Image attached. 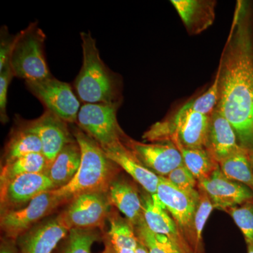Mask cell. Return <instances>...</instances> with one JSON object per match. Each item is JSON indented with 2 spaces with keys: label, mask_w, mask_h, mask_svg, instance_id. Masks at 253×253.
<instances>
[{
  "label": "cell",
  "mask_w": 253,
  "mask_h": 253,
  "mask_svg": "<svg viewBox=\"0 0 253 253\" xmlns=\"http://www.w3.org/2000/svg\"><path fill=\"white\" fill-rule=\"evenodd\" d=\"M65 204L52 191L40 195L22 208L1 213L0 225L6 239L15 241Z\"/></svg>",
  "instance_id": "obj_8"
},
{
  "label": "cell",
  "mask_w": 253,
  "mask_h": 253,
  "mask_svg": "<svg viewBox=\"0 0 253 253\" xmlns=\"http://www.w3.org/2000/svg\"><path fill=\"white\" fill-rule=\"evenodd\" d=\"M83 64L73 89L84 104H122L123 82L101 59L90 32L81 33Z\"/></svg>",
  "instance_id": "obj_2"
},
{
  "label": "cell",
  "mask_w": 253,
  "mask_h": 253,
  "mask_svg": "<svg viewBox=\"0 0 253 253\" xmlns=\"http://www.w3.org/2000/svg\"><path fill=\"white\" fill-rule=\"evenodd\" d=\"M0 253H18L16 242L9 239L1 241Z\"/></svg>",
  "instance_id": "obj_35"
},
{
  "label": "cell",
  "mask_w": 253,
  "mask_h": 253,
  "mask_svg": "<svg viewBox=\"0 0 253 253\" xmlns=\"http://www.w3.org/2000/svg\"><path fill=\"white\" fill-rule=\"evenodd\" d=\"M101 239L95 229H72L54 253H91V246Z\"/></svg>",
  "instance_id": "obj_27"
},
{
  "label": "cell",
  "mask_w": 253,
  "mask_h": 253,
  "mask_svg": "<svg viewBox=\"0 0 253 253\" xmlns=\"http://www.w3.org/2000/svg\"><path fill=\"white\" fill-rule=\"evenodd\" d=\"M81 157L77 141L69 143L60 151L44 174L54 183L56 189H61L68 185L76 176L81 166Z\"/></svg>",
  "instance_id": "obj_20"
},
{
  "label": "cell",
  "mask_w": 253,
  "mask_h": 253,
  "mask_svg": "<svg viewBox=\"0 0 253 253\" xmlns=\"http://www.w3.org/2000/svg\"><path fill=\"white\" fill-rule=\"evenodd\" d=\"M244 234L248 246H253V204L248 202L228 210Z\"/></svg>",
  "instance_id": "obj_30"
},
{
  "label": "cell",
  "mask_w": 253,
  "mask_h": 253,
  "mask_svg": "<svg viewBox=\"0 0 253 253\" xmlns=\"http://www.w3.org/2000/svg\"><path fill=\"white\" fill-rule=\"evenodd\" d=\"M46 36L38 26L31 23L16 34L10 63L15 77L26 81H39L52 77L44 53Z\"/></svg>",
  "instance_id": "obj_5"
},
{
  "label": "cell",
  "mask_w": 253,
  "mask_h": 253,
  "mask_svg": "<svg viewBox=\"0 0 253 253\" xmlns=\"http://www.w3.org/2000/svg\"><path fill=\"white\" fill-rule=\"evenodd\" d=\"M69 231L60 214L41 221L16 240L18 253H53Z\"/></svg>",
  "instance_id": "obj_13"
},
{
  "label": "cell",
  "mask_w": 253,
  "mask_h": 253,
  "mask_svg": "<svg viewBox=\"0 0 253 253\" xmlns=\"http://www.w3.org/2000/svg\"><path fill=\"white\" fill-rule=\"evenodd\" d=\"M14 77L15 76L10 63L0 71V118L3 123H6L9 120L6 111L8 91L10 83Z\"/></svg>",
  "instance_id": "obj_33"
},
{
  "label": "cell",
  "mask_w": 253,
  "mask_h": 253,
  "mask_svg": "<svg viewBox=\"0 0 253 253\" xmlns=\"http://www.w3.org/2000/svg\"><path fill=\"white\" fill-rule=\"evenodd\" d=\"M111 226L105 239V246L109 248L111 253H136L137 236L134 227L129 221L113 215L110 219Z\"/></svg>",
  "instance_id": "obj_22"
},
{
  "label": "cell",
  "mask_w": 253,
  "mask_h": 253,
  "mask_svg": "<svg viewBox=\"0 0 253 253\" xmlns=\"http://www.w3.org/2000/svg\"><path fill=\"white\" fill-rule=\"evenodd\" d=\"M73 134L81 148V166L68 185L52 191L65 204L85 193L108 192L118 167L101 146L79 127L75 128Z\"/></svg>",
  "instance_id": "obj_3"
},
{
  "label": "cell",
  "mask_w": 253,
  "mask_h": 253,
  "mask_svg": "<svg viewBox=\"0 0 253 253\" xmlns=\"http://www.w3.org/2000/svg\"><path fill=\"white\" fill-rule=\"evenodd\" d=\"M188 33L198 35L211 27L215 18L217 1L213 0H172Z\"/></svg>",
  "instance_id": "obj_19"
},
{
  "label": "cell",
  "mask_w": 253,
  "mask_h": 253,
  "mask_svg": "<svg viewBox=\"0 0 253 253\" xmlns=\"http://www.w3.org/2000/svg\"><path fill=\"white\" fill-rule=\"evenodd\" d=\"M198 186L206 191L214 208L228 210L253 200V190L249 186L226 177L217 168L209 177L199 181Z\"/></svg>",
  "instance_id": "obj_14"
},
{
  "label": "cell",
  "mask_w": 253,
  "mask_h": 253,
  "mask_svg": "<svg viewBox=\"0 0 253 253\" xmlns=\"http://www.w3.org/2000/svg\"><path fill=\"white\" fill-rule=\"evenodd\" d=\"M136 253H149L146 246L141 241H138L137 247H136Z\"/></svg>",
  "instance_id": "obj_36"
},
{
  "label": "cell",
  "mask_w": 253,
  "mask_h": 253,
  "mask_svg": "<svg viewBox=\"0 0 253 253\" xmlns=\"http://www.w3.org/2000/svg\"><path fill=\"white\" fill-rule=\"evenodd\" d=\"M26 124L41 139L42 154L47 161L48 166L66 145L76 141L68 129V123L48 110L45 109L41 117L27 121Z\"/></svg>",
  "instance_id": "obj_15"
},
{
  "label": "cell",
  "mask_w": 253,
  "mask_h": 253,
  "mask_svg": "<svg viewBox=\"0 0 253 253\" xmlns=\"http://www.w3.org/2000/svg\"><path fill=\"white\" fill-rule=\"evenodd\" d=\"M199 204H198L194 217V232L196 246L201 244L205 224L214 208L206 191L199 187Z\"/></svg>",
  "instance_id": "obj_32"
},
{
  "label": "cell",
  "mask_w": 253,
  "mask_h": 253,
  "mask_svg": "<svg viewBox=\"0 0 253 253\" xmlns=\"http://www.w3.org/2000/svg\"><path fill=\"white\" fill-rule=\"evenodd\" d=\"M68 204L60 215L70 230L100 227L109 217L111 204L108 192L85 193Z\"/></svg>",
  "instance_id": "obj_9"
},
{
  "label": "cell",
  "mask_w": 253,
  "mask_h": 253,
  "mask_svg": "<svg viewBox=\"0 0 253 253\" xmlns=\"http://www.w3.org/2000/svg\"><path fill=\"white\" fill-rule=\"evenodd\" d=\"M101 253H111V251H110L109 248L106 247V246H105L104 251H103V252Z\"/></svg>",
  "instance_id": "obj_39"
},
{
  "label": "cell",
  "mask_w": 253,
  "mask_h": 253,
  "mask_svg": "<svg viewBox=\"0 0 253 253\" xmlns=\"http://www.w3.org/2000/svg\"><path fill=\"white\" fill-rule=\"evenodd\" d=\"M139 241L146 246L149 253H181L175 244L166 236L152 232L146 225L144 218L134 227Z\"/></svg>",
  "instance_id": "obj_28"
},
{
  "label": "cell",
  "mask_w": 253,
  "mask_h": 253,
  "mask_svg": "<svg viewBox=\"0 0 253 253\" xmlns=\"http://www.w3.org/2000/svg\"><path fill=\"white\" fill-rule=\"evenodd\" d=\"M176 146L181 152L184 166L198 182L207 179L219 168V163L205 148L189 149L181 146Z\"/></svg>",
  "instance_id": "obj_25"
},
{
  "label": "cell",
  "mask_w": 253,
  "mask_h": 253,
  "mask_svg": "<svg viewBox=\"0 0 253 253\" xmlns=\"http://www.w3.org/2000/svg\"><path fill=\"white\" fill-rule=\"evenodd\" d=\"M211 116L193 111L186 103L166 121L155 123L143 138L152 142H172L189 149H206Z\"/></svg>",
  "instance_id": "obj_4"
},
{
  "label": "cell",
  "mask_w": 253,
  "mask_h": 253,
  "mask_svg": "<svg viewBox=\"0 0 253 253\" xmlns=\"http://www.w3.org/2000/svg\"><path fill=\"white\" fill-rule=\"evenodd\" d=\"M221 172L228 179L253 190V173L249 151L242 146L219 163Z\"/></svg>",
  "instance_id": "obj_24"
},
{
  "label": "cell",
  "mask_w": 253,
  "mask_h": 253,
  "mask_svg": "<svg viewBox=\"0 0 253 253\" xmlns=\"http://www.w3.org/2000/svg\"><path fill=\"white\" fill-rule=\"evenodd\" d=\"M42 153V145L36 133L28 128L26 122L14 131L4 149V165L26 155Z\"/></svg>",
  "instance_id": "obj_23"
},
{
  "label": "cell",
  "mask_w": 253,
  "mask_h": 253,
  "mask_svg": "<svg viewBox=\"0 0 253 253\" xmlns=\"http://www.w3.org/2000/svg\"><path fill=\"white\" fill-rule=\"evenodd\" d=\"M166 178L178 189L192 196L194 199H199V190L196 189L198 181L184 164L176 168Z\"/></svg>",
  "instance_id": "obj_31"
},
{
  "label": "cell",
  "mask_w": 253,
  "mask_h": 253,
  "mask_svg": "<svg viewBox=\"0 0 253 253\" xmlns=\"http://www.w3.org/2000/svg\"><path fill=\"white\" fill-rule=\"evenodd\" d=\"M250 158H251V166H252L253 173V150L250 151Z\"/></svg>",
  "instance_id": "obj_37"
},
{
  "label": "cell",
  "mask_w": 253,
  "mask_h": 253,
  "mask_svg": "<svg viewBox=\"0 0 253 253\" xmlns=\"http://www.w3.org/2000/svg\"><path fill=\"white\" fill-rule=\"evenodd\" d=\"M108 196L111 205L126 216L133 227L141 222L143 219L142 201L131 184L115 179L110 186Z\"/></svg>",
  "instance_id": "obj_21"
},
{
  "label": "cell",
  "mask_w": 253,
  "mask_h": 253,
  "mask_svg": "<svg viewBox=\"0 0 253 253\" xmlns=\"http://www.w3.org/2000/svg\"><path fill=\"white\" fill-rule=\"evenodd\" d=\"M248 253H253V246H248Z\"/></svg>",
  "instance_id": "obj_38"
},
{
  "label": "cell",
  "mask_w": 253,
  "mask_h": 253,
  "mask_svg": "<svg viewBox=\"0 0 253 253\" xmlns=\"http://www.w3.org/2000/svg\"><path fill=\"white\" fill-rule=\"evenodd\" d=\"M123 142L146 168L158 176L166 177L184 164L180 151L172 142L144 144L133 140L127 136Z\"/></svg>",
  "instance_id": "obj_12"
},
{
  "label": "cell",
  "mask_w": 253,
  "mask_h": 253,
  "mask_svg": "<svg viewBox=\"0 0 253 253\" xmlns=\"http://www.w3.org/2000/svg\"><path fill=\"white\" fill-rule=\"evenodd\" d=\"M121 105L83 104L76 123L102 149L121 142L126 136L118 122L117 113Z\"/></svg>",
  "instance_id": "obj_6"
},
{
  "label": "cell",
  "mask_w": 253,
  "mask_h": 253,
  "mask_svg": "<svg viewBox=\"0 0 253 253\" xmlns=\"http://www.w3.org/2000/svg\"><path fill=\"white\" fill-rule=\"evenodd\" d=\"M237 135L230 123L215 109L211 115L206 149L218 163L237 151Z\"/></svg>",
  "instance_id": "obj_18"
},
{
  "label": "cell",
  "mask_w": 253,
  "mask_h": 253,
  "mask_svg": "<svg viewBox=\"0 0 253 253\" xmlns=\"http://www.w3.org/2000/svg\"><path fill=\"white\" fill-rule=\"evenodd\" d=\"M26 86L46 110L65 122L76 123L81 108V101L71 84L52 76L42 81H26Z\"/></svg>",
  "instance_id": "obj_7"
},
{
  "label": "cell",
  "mask_w": 253,
  "mask_h": 253,
  "mask_svg": "<svg viewBox=\"0 0 253 253\" xmlns=\"http://www.w3.org/2000/svg\"><path fill=\"white\" fill-rule=\"evenodd\" d=\"M219 72L217 71L212 84L204 94L188 102L190 108L196 112L211 116L217 107L219 100Z\"/></svg>",
  "instance_id": "obj_29"
},
{
  "label": "cell",
  "mask_w": 253,
  "mask_h": 253,
  "mask_svg": "<svg viewBox=\"0 0 253 253\" xmlns=\"http://www.w3.org/2000/svg\"><path fill=\"white\" fill-rule=\"evenodd\" d=\"M216 109L234 128L240 146L253 150V1H238L221 54Z\"/></svg>",
  "instance_id": "obj_1"
},
{
  "label": "cell",
  "mask_w": 253,
  "mask_h": 253,
  "mask_svg": "<svg viewBox=\"0 0 253 253\" xmlns=\"http://www.w3.org/2000/svg\"><path fill=\"white\" fill-rule=\"evenodd\" d=\"M56 189L44 173L18 176L1 185V213L25 207L40 195Z\"/></svg>",
  "instance_id": "obj_11"
},
{
  "label": "cell",
  "mask_w": 253,
  "mask_h": 253,
  "mask_svg": "<svg viewBox=\"0 0 253 253\" xmlns=\"http://www.w3.org/2000/svg\"><path fill=\"white\" fill-rule=\"evenodd\" d=\"M156 195L188 242L196 246L194 217L199 199H194L178 189L166 177L161 176H159Z\"/></svg>",
  "instance_id": "obj_10"
},
{
  "label": "cell",
  "mask_w": 253,
  "mask_h": 253,
  "mask_svg": "<svg viewBox=\"0 0 253 253\" xmlns=\"http://www.w3.org/2000/svg\"><path fill=\"white\" fill-rule=\"evenodd\" d=\"M141 201L143 218L150 230L155 234L166 236L176 245L181 253H194L191 245L181 234L157 195L148 194L141 197Z\"/></svg>",
  "instance_id": "obj_16"
},
{
  "label": "cell",
  "mask_w": 253,
  "mask_h": 253,
  "mask_svg": "<svg viewBox=\"0 0 253 253\" xmlns=\"http://www.w3.org/2000/svg\"><path fill=\"white\" fill-rule=\"evenodd\" d=\"M48 167L46 158L42 153L26 155L1 167V185L18 176L44 173Z\"/></svg>",
  "instance_id": "obj_26"
},
{
  "label": "cell",
  "mask_w": 253,
  "mask_h": 253,
  "mask_svg": "<svg viewBox=\"0 0 253 253\" xmlns=\"http://www.w3.org/2000/svg\"><path fill=\"white\" fill-rule=\"evenodd\" d=\"M16 39V35L10 34L6 26L1 27L0 32V71L10 63Z\"/></svg>",
  "instance_id": "obj_34"
},
{
  "label": "cell",
  "mask_w": 253,
  "mask_h": 253,
  "mask_svg": "<svg viewBox=\"0 0 253 253\" xmlns=\"http://www.w3.org/2000/svg\"><path fill=\"white\" fill-rule=\"evenodd\" d=\"M103 149L113 163L128 173L148 194H156L159 176L146 168L123 141Z\"/></svg>",
  "instance_id": "obj_17"
}]
</instances>
